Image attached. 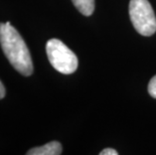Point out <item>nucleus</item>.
<instances>
[{
  "label": "nucleus",
  "mask_w": 156,
  "mask_h": 155,
  "mask_svg": "<svg viewBox=\"0 0 156 155\" xmlns=\"http://www.w3.org/2000/svg\"><path fill=\"white\" fill-rule=\"evenodd\" d=\"M0 44L11 65L23 76L34 72L30 52L19 32L7 21L0 22Z\"/></svg>",
  "instance_id": "obj_1"
},
{
  "label": "nucleus",
  "mask_w": 156,
  "mask_h": 155,
  "mask_svg": "<svg viewBox=\"0 0 156 155\" xmlns=\"http://www.w3.org/2000/svg\"><path fill=\"white\" fill-rule=\"evenodd\" d=\"M45 49L49 62L58 72L69 75L77 71L79 65L77 55L59 39H49Z\"/></svg>",
  "instance_id": "obj_2"
},
{
  "label": "nucleus",
  "mask_w": 156,
  "mask_h": 155,
  "mask_svg": "<svg viewBox=\"0 0 156 155\" xmlns=\"http://www.w3.org/2000/svg\"><path fill=\"white\" fill-rule=\"evenodd\" d=\"M129 14L134 28L143 36H151L156 31V16L148 0H130Z\"/></svg>",
  "instance_id": "obj_3"
},
{
  "label": "nucleus",
  "mask_w": 156,
  "mask_h": 155,
  "mask_svg": "<svg viewBox=\"0 0 156 155\" xmlns=\"http://www.w3.org/2000/svg\"><path fill=\"white\" fill-rule=\"evenodd\" d=\"M62 144L58 141H51L44 146L34 147L27 151L28 155H59L62 154Z\"/></svg>",
  "instance_id": "obj_4"
},
{
  "label": "nucleus",
  "mask_w": 156,
  "mask_h": 155,
  "mask_svg": "<svg viewBox=\"0 0 156 155\" xmlns=\"http://www.w3.org/2000/svg\"><path fill=\"white\" fill-rule=\"evenodd\" d=\"M77 9L86 16L93 14L95 10V0H72Z\"/></svg>",
  "instance_id": "obj_5"
},
{
  "label": "nucleus",
  "mask_w": 156,
  "mask_h": 155,
  "mask_svg": "<svg viewBox=\"0 0 156 155\" xmlns=\"http://www.w3.org/2000/svg\"><path fill=\"white\" fill-rule=\"evenodd\" d=\"M148 93L152 98L156 99V76H154L149 82L148 85Z\"/></svg>",
  "instance_id": "obj_6"
},
{
  "label": "nucleus",
  "mask_w": 156,
  "mask_h": 155,
  "mask_svg": "<svg viewBox=\"0 0 156 155\" xmlns=\"http://www.w3.org/2000/svg\"><path fill=\"white\" fill-rule=\"evenodd\" d=\"M100 155H118V152L112 148H106L100 152Z\"/></svg>",
  "instance_id": "obj_7"
},
{
  "label": "nucleus",
  "mask_w": 156,
  "mask_h": 155,
  "mask_svg": "<svg viewBox=\"0 0 156 155\" xmlns=\"http://www.w3.org/2000/svg\"><path fill=\"white\" fill-rule=\"evenodd\" d=\"M5 97V88L3 84L1 83V81H0V100L3 99Z\"/></svg>",
  "instance_id": "obj_8"
}]
</instances>
